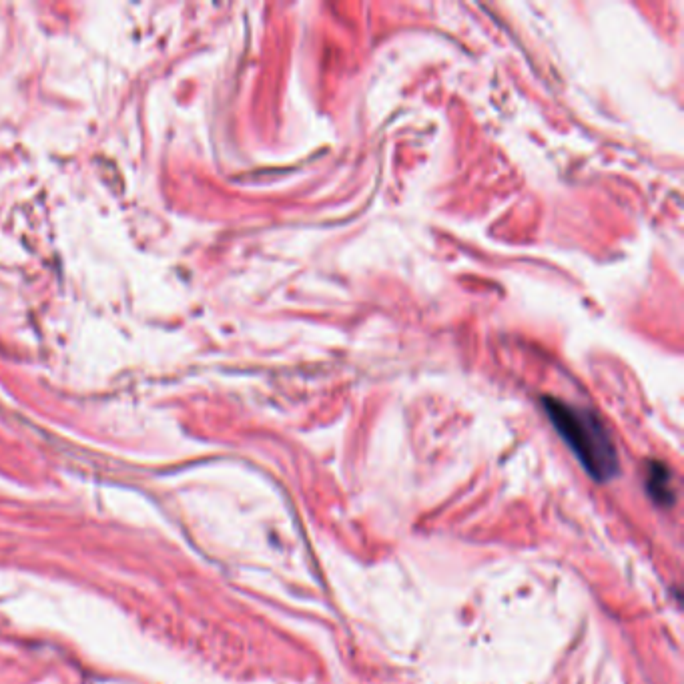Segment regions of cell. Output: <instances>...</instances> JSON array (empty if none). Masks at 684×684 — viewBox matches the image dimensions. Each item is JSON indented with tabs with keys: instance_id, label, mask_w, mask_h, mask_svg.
I'll return each mask as SVG.
<instances>
[{
	"instance_id": "cell-2",
	"label": "cell",
	"mask_w": 684,
	"mask_h": 684,
	"mask_svg": "<svg viewBox=\"0 0 684 684\" xmlns=\"http://www.w3.org/2000/svg\"><path fill=\"white\" fill-rule=\"evenodd\" d=\"M644 488L648 496L658 506H672L674 502V486H672V474L666 464L658 460H650L644 470Z\"/></svg>"
},
{
	"instance_id": "cell-1",
	"label": "cell",
	"mask_w": 684,
	"mask_h": 684,
	"mask_svg": "<svg viewBox=\"0 0 684 684\" xmlns=\"http://www.w3.org/2000/svg\"><path fill=\"white\" fill-rule=\"evenodd\" d=\"M542 408L556 434L592 480L608 482L618 474L616 446L596 412L550 396L542 398Z\"/></svg>"
}]
</instances>
